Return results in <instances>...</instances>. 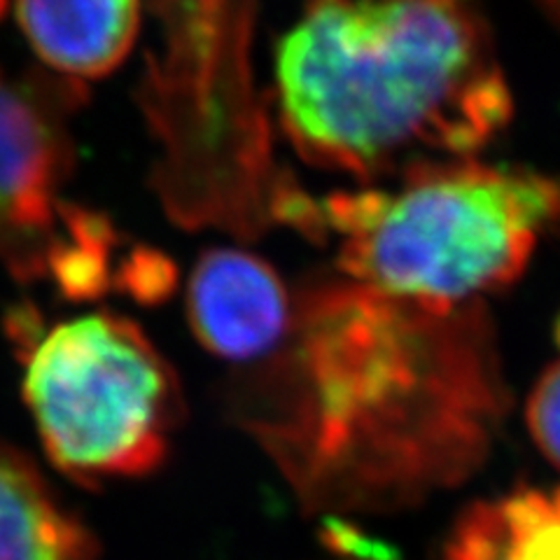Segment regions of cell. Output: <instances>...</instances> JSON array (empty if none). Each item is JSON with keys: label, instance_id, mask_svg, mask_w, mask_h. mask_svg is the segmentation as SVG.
<instances>
[{"label": "cell", "instance_id": "10", "mask_svg": "<svg viewBox=\"0 0 560 560\" xmlns=\"http://www.w3.org/2000/svg\"><path fill=\"white\" fill-rule=\"evenodd\" d=\"M528 428L539 451L560 467V360L535 385L528 399Z\"/></svg>", "mask_w": 560, "mask_h": 560}, {"label": "cell", "instance_id": "9", "mask_svg": "<svg viewBox=\"0 0 560 560\" xmlns=\"http://www.w3.org/2000/svg\"><path fill=\"white\" fill-rule=\"evenodd\" d=\"M444 560H560V488L469 506L453 525Z\"/></svg>", "mask_w": 560, "mask_h": 560}, {"label": "cell", "instance_id": "13", "mask_svg": "<svg viewBox=\"0 0 560 560\" xmlns=\"http://www.w3.org/2000/svg\"><path fill=\"white\" fill-rule=\"evenodd\" d=\"M348 560H378V558H348Z\"/></svg>", "mask_w": 560, "mask_h": 560}, {"label": "cell", "instance_id": "12", "mask_svg": "<svg viewBox=\"0 0 560 560\" xmlns=\"http://www.w3.org/2000/svg\"><path fill=\"white\" fill-rule=\"evenodd\" d=\"M3 10H5V0H0V14H3Z\"/></svg>", "mask_w": 560, "mask_h": 560}, {"label": "cell", "instance_id": "2", "mask_svg": "<svg viewBox=\"0 0 560 560\" xmlns=\"http://www.w3.org/2000/svg\"><path fill=\"white\" fill-rule=\"evenodd\" d=\"M276 94L294 150L362 183L465 160L514 113L475 0H306Z\"/></svg>", "mask_w": 560, "mask_h": 560}, {"label": "cell", "instance_id": "7", "mask_svg": "<svg viewBox=\"0 0 560 560\" xmlns=\"http://www.w3.org/2000/svg\"><path fill=\"white\" fill-rule=\"evenodd\" d=\"M16 12L38 57L73 80L108 75L140 26V0H20Z\"/></svg>", "mask_w": 560, "mask_h": 560}, {"label": "cell", "instance_id": "6", "mask_svg": "<svg viewBox=\"0 0 560 560\" xmlns=\"http://www.w3.org/2000/svg\"><path fill=\"white\" fill-rule=\"evenodd\" d=\"M296 296L285 280L248 250L210 248L187 285V318L210 355L232 364L265 362L285 343Z\"/></svg>", "mask_w": 560, "mask_h": 560}, {"label": "cell", "instance_id": "5", "mask_svg": "<svg viewBox=\"0 0 560 560\" xmlns=\"http://www.w3.org/2000/svg\"><path fill=\"white\" fill-rule=\"evenodd\" d=\"M68 94L0 70V265L20 280H51L70 300H92L119 280L115 232L63 199L73 168Z\"/></svg>", "mask_w": 560, "mask_h": 560}, {"label": "cell", "instance_id": "3", "mask_svg": "<svg viewBox=\"0 0 560 560\" xmlns=\"http://www.w3.org/2000/svg\"><path fill=\"white\" fill-rule=\"evenodd\" d=\"M393 185L337 191L318 208L343 276L405 300L463 306L523 273L560 224V180L518 166L430 162Z\"/></svg>", "mask_w": 560, "mask_h": 560}, {"label": "cell", "instance_id": "4", "mask_svg": "<svg viewBox=\"0 0 560 560\" xmlns=\"http://www.w3.org/2000/svg\"><path fill=\"white\" fill-rule=\"evenodd\" d=\"M20 337L24 401L61 471L98 483L164 465L183 395L168 360L133 320L90 313Z\"/></svg>", "mask_w": 560, "mask_h": 560}, {"label": "cell", "instance_id": "1", "mask_svg": "<svg viewBox=\"0 0 560 560\" xmlns=\"http://www.w3.org/2000/svg\"><path fill=\"white\" fill-rule=\"evenodd\" d=\"M294 296L285 343L230 397L304 510L397 512L475 475L510 397L481 302L434 306L348 276Z\"/></svg>", "mask_w": 560, "mask_h": 560}, {"label": "cell", "instance_id": "11", "mask_svg": "<svg viewBox=\"0 0 560 560\" xmlns=\"http://www.w3.org/2000/svg\"><path fill=\"white\" fill-rule=\"evenodd\" d=\"M549 3L556 8V12L560 14V0H549Z\"/></svg>", "mask_w": 560, "mask_h": 560}, {"label": "cell", "instance_id": "8", "mask_svg": "<svg viewBox=\"0 0 560 560\" xmlns=\"http://www.w3.org/2000/svg\"><path fill=\"white\" fill-rule=\"evenodd\" d=\"M0 560H96L90 528L8 444H0Z\"/></svg>", "mask_w": 560, "mask_h": 560}]
</instances>
